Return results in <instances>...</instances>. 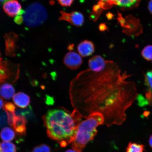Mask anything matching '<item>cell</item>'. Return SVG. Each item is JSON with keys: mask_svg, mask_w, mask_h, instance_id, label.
<instances>
[{"mask_svg": "<svg viewBox=\"0 0 152 152\" xmlns=\"http://www.w3.org/2000/svg\"><path fill=\"white\" fill-rule=\"evenodd\" d=\"M16 146L12 142H2L0 144V152H16Z\"/></svg>", "mask_w": 152, "mask_h": 152, "instance_id": "ac0fdd59", "label": "cell"}, {"mask_svg": "<svg viewBox=\"0 0 152 152\" xmlns=\"http://www.w3.org/2000/svg\"><path fill=\"white\" fill-rule=\"evenodd\" d=\"M145 146L136 142H130L126 149V152H144Z\"/></svg>", "mask_w": 152, "mask_h": 152, "instance_id": "e0dca14e", "label": "cell"}, {"mask_svg": "<svg viewBox=\"0 0 152 152\" xmlns=\"http://www.w3.org/2000/svg\"><path fill=\"white\" fill-rule=\"evenodd\" d=\"M104 117L102 114L94 113L80 122L72 142L73 149L77 152H82L86 144L94 139L97 133L98 126L104 124Z\"/></svg>", "mask_w": 152, "mask_h": 152, "instance_id": "3957f363", "label": "cell"}, {"mask_svg": "<svg viewBox=\"0 0 152 152\" xmlns=\"http://www.w3.org/2000/svg\"><path fill=\"white\" fill-rule=\"evenodd\" d=\"M74 0H58V2L63 7L71 6Z\"/></svg>", "mask_w": 152, "mask_h": 152, "instance_id": "cb8c5ba5", "label": "cell"}, {"mask_svg": "<svg viewBox=\"0 0 152 152\" xmlns=\"http://www.w3.org/2000/svg\"><path fill=\"white\" fill-rule=\"evenodd\" d=\"M2 60V58L1 57V54L0 53V63L1 62Z\"/></svg>", "mask_w": 152, "mask_h": 152, "instance_id": "4dcf8cb0", "label": "cell"}, {"mask_svg": "<svg viewBox=\"0 0 152 152\" xmlns=\"http://www.w3.org/2000/svg\"><path fill=\"white\" fill-rule=\"evenodd\" d=\"M4 104L2 99L0 96V109H1L2 107H3Z\"/></svg>", "mask_w": 152, "mask_h": 152, "instance_id": "484cf974", "label": "cell"}, {"mask_svg": "<svg viewBox=\"0 0 152 152\" xmlns=\"http://www.w3.org/2000/svg\"><path fill=\"white\" fill-rule=\"evenodd\" d=\"M131 76L110 60H106L101 71L89 69L80 72L70 83V99L74 110L85 119L93 113L102 114L107 127L122 124L126 110L138 96L135 83L128 80Z\"/></svg>", "mask_w": 152, "mask_h": 152, "instance_id": "6da1fadb", "label": "cell"}, {"mask_svg": "<svg viewBox=\"0 0 152 152\" xmlns=\"http://www.w3.org/2000/svg\"><path fill=\"white\" fill-rule=\"evenodd\" d=\"M82 118L75 110L71 113L62 107L49 110L43 120L48 137L65 147L73 141Z\"/></svg>", "mask_w": 152, "mask_h": 152, "instance_id": "7a4b0ae2", "label": "cell"}, {"mask_svg": "<svg viewBox=\"0 0 152 152\" xmlns=\"http://www.w3.org/2000/svg\"><path fill=\"white\" fill-rule=\"evenodd\" d=\"M33 152H51V149L49 146L42 144L34 148Z\"/></svg>", "mask_w": 152, "mask_h": 152, "instance_id": "ffe728a7", "label": "cell"}, {"mask_svg": "<svg viewBox=\"0 0 152 152\" xmlns=\"http://www.w3.org/2000/svg\"><path fill=\"white\" fill-rule=\"evenodd\" d=\"M26 119L23 116L16 115L11 126L19 136H23L26 135Z\"/></svg>", "mask_w": 152, "mask_h": 152, "instance_id": "8fae6325", "label": "cell"}, {"mask_svg": "<svg viewBox=\"0 0 152 152\" xmlns=\"http://www.w3.org/2000/svg\"><path fill=\"white\" fill-rule=\"evenodd\" d=\"M106 64V60L102 57L99 56H94L89 60V69L94 72H99L104 69Z\"/></svg>", "mask_w": 152, "mask_h": 152, "instance_id": "30bf717a", "label": "cell"}, {"mask_svg": "<svg viewBox=\"0 0 152 152\" xmlns=\"http://www.w3.org/2000/svg\"><path fill=\"white\" fill-rule=\"evenodd\" d=\"M9 1V0H0V2H7Z\"/></svg>", "mask_w": 152, "mask_h": 152, "instance_id": "f546056e", "label": "cell"}, {"mask_svg": "<svg viewBox=\"0 0 152 152\" xmlns=\"http://www.w3.org/2000/svg\"><path fill=\"white\" fill-rule=\"evenodd\" d=\"M148 8L149 12L152 14V0H151L149 2L148 5Z\"/></svg>", "mask_w": 152, "mask_h": 152, "instance_id": "d4e9b609", "label": "cell"}, {"mask_svg": "<svg viewBox=\"0 0 152 152\" xmlns=\"http://www.w3.org/2000/svg\"><path fill=\"white\" fill-rule=\"evenodd\" d=\"M24 11L22 10L20 14L17 15L14 19V21L18 24H21L23 22V14Z\"/></svg>", "mask_w": 152, "mask_h": 152, "instance_id": "603a6c76", "label": "cell"}, {"mask_svg": "<svg viewBox=\"0 0 152 152\" xmlns=\"http://www.w3.org/2000/svg\"><path fill=\"white\" fill-rule=\"evenodd\" d=\"M141 0H117V6L123 10L136 8L140 5Z\"/></svg>", "mask_w": 152, "mask_h": 152, "instance_id": "9a60e30c", "label": "cell"}, {"mask_svg": "<svg viewBox=\"0 0 152 152\" xmlns=\"http://www.w3.org/2000/svg\"><path fill=\"white\" fill-rule=\"evenodd\" d=\"M15 92L14 87L9 83H4L0 86V96L5 99H10L14 96Z\"/></svg>", "mask_w": 152, "mask_h": 152, "instance_id": "5bb4252c", "label": "cell"}, {"mask_svg": "<svg viewBox=\"0 0 152 152\" xmlns=\"http://www.w3.org/2000/svg\"><path fill=\"white\" fill-rule=\"evenodd\" d=\"M18 74L19 72H14L8 62H1L0 63V85L14 79V75L18 77Z\"/></svg>", "mask_w": 152, "mask_h": 152, "instance_id": "52a82bcc", "label": "cell"}, {"mask_svg": "<svg viewBox=\"0 0 152 152\" xmlns=\"http://www.w3.org/2000/svg\"><path fill=\"white\" fill-rule=\"evenodd\" d=\"M5 43V52L7 56L14 57L17 49L18 35L12 32L6 34L4 36Z\"/></svg>", "mask_w": 152, "mask_h": 152, "instance_id": "5b68a950", "label": "cell"}, {"mask_svg": "<svg viewBox=\"0 0 152 152\" xmlns=\"http://www.w3.org/2000/svg\"><path fill=\"white\" fill-rule=\"evenodd\" d=\"M3 9L6 14L11 17L16 16L21 12V5L17 0H11L6 2Z\"/></svg>", "mask_w": 152, "mask_h": 152, "instance_id": "9c48e42d", "label": "cell"}, {"mask_svg": "<svg viewBox=\"0 0 152 152\" xmlns=\"http://www.w3.org/2000/svg\"><path fill=\"white\" fill-rule=\"evenodd\" d=\"M61 16L59 18L60 20H65L76 26H81L84 23V17L81 13L77 11H74L71 13H68L61 11Z\"/></svg>", "mask_w": 152, "mask_h": 152, "instance_id": "8992f818", "label": "cell"}, {"mask_svg": "<svg viewBox=\"0 0 152 152\" xmlns=\"http://www.w3.org/2000/svg\"><path fill=\"white\" fill-rule=\"evenodd\" d=\"M48 18L46 9L41 3L31 4L24 11L23 22L30 27H35L42 24Z\"/></svg>", "mask_w": 152, "mask_h": 152, "instance_id": "277c9868", "label": "cell"}, {"mask_svg": "<svg viewBox=\"0 0 152 152\" xmlns=\"http://www.w3.org/2000/svg\"><path fill=\"white\" fill-rule=\"evenodd\" d=\"M0 137L1 139L5 142H10L14 139L15 132L9 127H5L1 131Z\"/></svg>", "mask_w": 152, "mask_h": 152, "instance_id": "2e32d148", "label": "cell"}, {"mask_svg": "<svg viewBox=\"0 0 152 152\" xmlns=\"http://www.w3.org/2000/svg\"><path fill=\"white\" fill-rule=\"evenodd\" d=\"M94 45L92 42L85 40L82 42L77 46V50L81 56H89L94 52Z\"/></svg>", "mask_w": 152, "mask_h": 152, "instance_id": "7c38bea8", "label": "cell"}, {"mask_svg": "<svg viewBox=\"0 0 152 152\" xmlns=\"http://www.w3.org/2000/svg\"><path fill=\"white\" fill-rule=\"evenodd\" d=\"M65 152H77L74 150L69 149L66 151Z\"/></svg>", "mask_w": 152, "mask_h": 152, "instance_id": "f1b7e54d", "label": "cell"}, {"mask_svg": "<svg viewBox=\"0 0 152 152\" xmlns=\"http://www.w3.org/2000/svg\"><path fill=\"white\" fill-rule=\"evenodd\" d=\"M13 100L17 106L21 108L27 107L30 102L29 96L22 92L15 94L13 96Z\"/></svg>", "mask_w": 152, "mask_h": 152, "instance_id": "4fadbf2b", "label": "cell"}, {"mask_svg": "<svg viewBox=\"0 0 152 152\" xmlns=\"http://www.w3.org/2000/svg\"><path fill=\"white\" fill-rule=\"evenodd\" d=\"M149 144L151 147L152 148V135L150 136L149 139Z\"/></svg>", "mask_w": 152, "mask_h": 152, "instance_id": "83f0119b", "label": "cell"}, {"mask_svg": "<svg viewBox=\"0 0 152 152\" xmlns=\"http://www.w3.org/2000/svg\"><path fill=\"white\" fill-rule=\"evenodd\" d=\"M105 26V25H104V24H102L100 26V29L102 31V30H105L106 29Z\"/></svg>", "mask_w": 152, "mask_h": 152, "instance_id": "4316f807", "label": "cell"}, {"mask_svg": "<svg viewBox=\"0 0 152 152\" xmlns=\"http://www.w3.org/2000/svg\"><path fill=\"white\" fill-rule=\"evenodd\" d=\"M142 57L148 61H152V45H148L142 49L141 52Z\"/></svg>", "mask_w": 152, "mask_h": 152, "instance_id": "d6986e66", "label": "cell"}, {"mask_svg": "<svg viewBox=\"0 0 152 152\" xmlns=\"http://www.w3.org/2000/svg\"><path fill=\"white\" fill-rule=\"evenodd\" d=\"M99 5L102 6V7H106V5L108 7L111 6L113 5H117V0H100Z\"/></svg>", "mask_w": 152, "mask_h": 152, "instance_id": "44dd1931", "label": "cell"}, {"mask_svg": "<svg viewBox=\"0 0 152 152\" xmlns=\"http://www.w3.org/2000/svg\"><path fill=\"white\" fill-rule=\"evenodd\" d=\"M82 63L81 56L75 52L68 53L64 58V64L66 67L72 70L78 69Z\"/></svg>", "mask_w": 152, "mask_h": 152, "instance_id": "ba28073f", "label": "cell"}, {"mask_svg": "<svg viewBox=\"0 0 152 152\" xmlns=\"http://www.w3.org/2000/svg\"><path fill=\"white\" fill-rule=\"evenodd\" d=\"M145 83L149 88V92L152 94V76H145Z\"/></svg>", "mask_w": 152, "mask_h": 152, "instance_id": "7402d4cb", "label": "cell"}]
</instances>
